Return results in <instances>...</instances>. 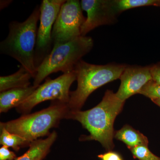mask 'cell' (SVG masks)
Returning a JSON list of instances; mask_svg holds the SVG:
<instances>
[{"label": "cell", "instance_id": "6da1fadb", "mask_svg": "<svg viewBox=\"0 0 160 160\" xmlns=\"http://www.w3.org/2000/svg\"><path fill=\"white\" fill-rule=\"evenodd\" d=\"M125 102L112 90H107L96 106L86 111H70L67 119L78 121L89 132V135L80 138L81 141L94 140L101 143L106 151H112L114 147L115 120L122 110Z\"/></svg>", "mask_w": 160, "mask_h": 160}, {"label": "cell", "instance_id": "7a4b0ae2", "mask_svg": "<svg viewBox=\"0 0 160 160\" xmlns=\"http://www.w3.org/2000/svg\"><path fill=\"white\" fill-rule=\"evenodd\" d=\"M40 14V6L38 5L26 21L22 22H11L9 25V34L0 43L1 54L17 60L31 73L33 78L36 73L35 50Z\"/></svg>", "mask_w": 160, "mask_h": 160}, {"label": "cell", "instance_id": "3957f363", "mask_svg": "<svg viewBox=\"0 0 160 160\" xmlns=\"http://www.w3.org/2000/svg\"><path fill=\"white\" fill-rule=\"evenodd\" d=\"M126 65L109 63L97 65L81 60L75 67L78 86L70 91L68 107L70 111L81 110L89 96L107 83L119 79Z\"/></svg>", "mask_w": 160, "mask_h": 160}, {"label": "cell", "instance_id": "277c9868", "mask_svg": "<svg viewBox=\"0 0 160 160\" xmlns=\"http://www.w3.org/2000/svg\"><path fill=\"white\" fill-rule=\"evenodd\" d=\"M69 112L68 104L52 101L46 109L23 115L16 119L1 122L0 128L20 136L30 144L39 138L49 135L50 129L57 127L61 120L67 119Z\"/></svg>", "mask_w": 160, "mask_h": 160}, {"label": "cell", "instance_id": "5b68a950", "mask_svg": "<svg viewBox=\"0 0 160 160\" xmlns=\"http://www.w3.org/2000/svg\"><path fill=\"white\" fill-rule=\"evenodd\" d=\"M93 46L92 38L82 36L66 43L53 45L51 52L37 69L32 86L37 88L43 80L55 72L67 73L73 71L77 64Z\"/></svg>", "mask_w": 160, "mask_h": 160}, {"label": "cell", "instance_id": "8992f818", "mask_svg": "<svg viewBox=\"0 0 160 160\" xmlns=\"http://www.w3.org/2000/svg\"><path fill=\"white\" fill-rule=\"evenodd\" d=\"M76 80L74 70L62 75L54 79L49 78L36 89L22 104L16 108L17 111L23 115L29 114L40 103L51 100L68 104L70 97V88Z\"/></svg>", "mask_w": 160, "mask_h": 160}, {"label": "cell", "instance_id": "52a82bcc", "mask_svg": "<svg viewBox=\"0 0 160 160\" xmlns=\"http://www.w3.org/2000/svg\"><path fill=\"white\" fill-rule=\"evenodd\" d=\"M86 19L79 1H66L61 6L52 28L53 46L67 42L81 36V28Z\"/></svg>", "mask_w": 160, "mask_h": 160}, {"label": "cell", "instance_id": "ba28073f", "mask_svg": "<svg viewBox=\"0 0 160 160\" xmlns=\"http://www.w3.org/2000/svg\"><path fill=\"white\" fill-rule=\"evenodd\" d=\"M66 2V0L42 1L40 6V25L35 50V64L37 69L52 49V28L61 6Z\"/></svg>", "mask_w": 160, "mask_h": 160}, {"label": "cell", "instance_id": "9c48e42d", "mask_svg": "<svg viewBox=\"0 0 160 160\" xmlns=\"http://www.w3.org/2000/svg\"><path fill=\"white\" fill-rule=\"evenodd\" d=\"M82 9L87 12V18L81 28V36L95 28L116 23L118 15L111 4V0H82Z\"/></svg>", "mask_w": 160, "mask_h": 160}, {"label": "cell", "instance_id": "30bf717a", "mask_svg": "<svg viewBox=\"0 0 160 160\" xmlns=\"http://www.w3.org/2000/svg\"><path fill=\"white\" fill-rule=\"evenodd\" d=\"M121 85L117 97L123 102L135 94H139L144 86L152 80L150 66H126L120 78Z\"/></svg>", "mask_w": 160, "mask_h": 160}, {"label": "cell", "instance_id": "8fae6325", "mask_svg": "<svg viewBox=\"0 0 160 160\" xmlns=\"http://www.w3.org/2000/svg\"><path fill=\"white\" fill-rule=\"evenodd\" d=\"M37 87L33 86L26 88H16L0 93V112L6 113L12 108H17L35 91Z\"/></svg>", "mask_w": 160, "mask_h": 160}, {"label": "cell", "instance_id": "7c38bea8", "mask_svg": "<svg viewBox=\"0 0 160 160\" xmlns=\"http://www.w3.org/2000/svg\"><path fill=\"white\" fill-rule=\"evenodd\" d=\"M57 136L56 132L53 131L45 139H40L31 142L28 150L15 160H42L49 153Z\"/></svg>", "mask_w": 160, "mask_h": 160}, {"label": "cell", "instance_id": "4fadbf2b", "mask_svg": "<svg viewBox=\"0 0 160 160\" xmlns=\"http://www.w3.org/2000/svg\"><path fill=\"white\" fill-rule=\"evenodd\" d=\"M33 78L31 73L21 66L13 74L0 77V92L30 86V80Z\"/></svg>", "mask_w": 160, "mask_h": 160}, {"label": "cell", "instance_id": "5bb4252c", "mask_svg": "<svg viewBox=\"0 0 160 160\" xmlns=\"http://www.w3.org/2000/svg\"><path fill=\"white\" fill-rule=\"evenodd\" d=\"M114 138L125 143L129 149L137 146L149 145L146 136L129 125H125L119 130L115 131Z\"/></svg>", "mask_w": 160, "mask_h": 160}, {"label": "cell", "instance_id": "9a60e30c", "mask_svg": "<svg viewBox=\"0 0 160 160\" xmlns=\"http://www.w3.org/2000/svg\"><path fill=\"white\" fill-rule=\"evenodd\" d=\"M112 9L118 16L128 9L143 7H160V0H111Z\"/></svg>", "mask_w": 160, "mask_h": 160}, {"label": "cell", "instance_id": "2e32d148", "mask_svg": "<svg viewBox=\"0 0 160 160\" xmlns=\"http://www.w3.org/2000/svg\"><path fill=\"white\" fill-rule=\"evenodd\" d=\"M1 128L0 144L8 148H12L18 151L22 147L29 145V143L20 136L13 134L4 128Z\"/></svg>", "mask_w": 160, "mask_h": 160}, {"label": "cell", "instance_id": "e0dca14e", "mask_svg": "<svg viewBox=\"0 0 160 160\" xmlns=\"http://www.w3.org/2000/svg\"><path fill=\"white\" fill-rule=\"evenodd\" d=\"M134 159L138 160H160V157L153 154L148 146H139L130 149Z\"/></svg>", "mask_w": 160, "mask_h": 160}, {"label": "cell", "instance_id": "ac0fdd59", "mask_svg": "<svg viewBox=\"0 0 160 160\" xmlns=\"http://www.w3.org/2000/svg\"><path fill=\"white\" fill-rule=\"evenodd\" d=\"M139 94L143 95L151 100H160V85L152 80L143 87Z\"/></svg>", "mask_w": 160, "mask_h": 160}, {"label": "cell", "instance_id": "d6986e66", "mask_svg": "<svg viewBox=\"0 0 160 160\" xmlns=\"http://www.w3.org/2000/svg\"><path fill=\"white\" fill-rule=\"evenodd\" d=\"M16 158V155L8 147L2 146L0 148V160H15Z\"/></svg>", "mask_w": 160, "mask_h": 160}, {"label": "cell", "instance_id": "ffe728a7", "mask_svg": "<svg viewBox=\"0 0 160 160\" xmlns=\"http://www.w3.org/2000/svg\"><path fill=\"white\" fill-rule=\"evenodd\" d=\"M98 157L101 160H123L122 157L119 153L112 150L98 155Z\"/></svg>", "mask_w": 160, "mask_h": 160}, {"label": "cell", "instance_id": "44dd1931", "mask_svg": "<svg viewBox=\"0 0 160 160\" xmlns=\"http://www.w3.org/2000/svg\"><path fill=\"white\" fill-rule=\"evenodd\" d=\"M150 72L152 81L160 85V62L150 66Z\"/></svg>", "mask_w": 160, "mask_h": 160}, {"label": "cell", "instance_id": "7402d4cb", "mask_svg": "<svg viewBox=\"0 0 160 160\" xmlns=\"http://www.w3.org/2000/svg\"><path fill=\"white\" fill-rule=\"evenodd\" d=\"M12 1H10V0H8V1H1V4H0V9L1 10L5 9V8L8 7V6L10 5L12 2Z\"/></svg>", "mask_w": 160, "mask_h": 160}, {"label": "cell", "instance_id": "603a6c76", "mask_svg": "<svg viewBox=\"0 0 160 160\" xmlns=\"http://www.w3.org/2000/svg\"><path fill=\"white\" fill-rule=\"evenodd\" d=\"M151 101L160 107V100L158 99H152Z\"/></svg>", "mask_w": 160, "mask_h": 160}]
</instances>
